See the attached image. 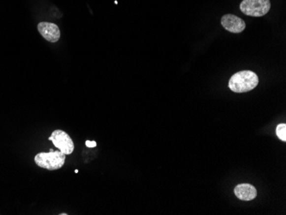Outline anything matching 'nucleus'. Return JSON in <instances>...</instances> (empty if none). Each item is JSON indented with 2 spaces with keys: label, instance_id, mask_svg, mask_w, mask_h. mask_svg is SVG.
<instances>
[{
  "label": "nucleus",
  "instance_id": "3",
  "mask_svg": "<svg viewBox=\"0 0 286 215\" xmlns=\"http://www.w3.org/2000/svg\"><path fill=\"white\" fill-rule=\"evenodd\" d=\"M271 8L270 0H243L240 10L250 17H263L269 12Z\"/></svg>",
  "mask_w": 286,
  "mask_h": 215
},
{
  "label": "nucleus",
  "instance_id": "1",
  "mask_svg": "<svg viewBox=\"0 0 286 215\" xmlns=\"http://www.w3.org/2000/svg\"><path fill=\"white\" fill-rule=\"evenodd\" d=\"M259 77L251 70H243L234 74L229 81V88L235 93H246L256 88Z\"/></svg>",
  "mask_w": 286,
  "mask_h": 215
},
{
  "label": "nucleus",
  "instance_id": "6",
  "mask_svg": "<svg viewBox=\"0 0 286 215\" xmlns=\"http://www.w3.org/2000/svg\"><path fill=\"white\" fill-rule=\"evenodd\" d=\"M38 30L44 39L47 41L55 43L60 39V28L55 24L43 22L38 24Z\"/></svg>",
  "mask_w": 286,
  "mask_h": 215
},
{
  "label": "nucleus",
  "instance_id": "10",
  "mask_svg": "<svg viewBox=\"0 0 286 215\" xmlns=\"http://www.w3.org/2000/svg\"><path fill=\"white\" fill-rule=\"evenodd\" d=\"M68 214H60V215H67Z\"/></svg>",
  "mask_w": 286,
  "mask_h": 215
},
{
  "label": "nucleus",
  "instance_id": "9",
  "mask_svg": "<svg viewBox=\"0 0 286 215\" xmlns=\"http://www.w3.org/2000/svg\"><path fill=\"white\" fill-rule=\"evenodd\" d=\"M86 146L89 147V148H95L97 146V143L95 142H89V141H87L86 142Z\"/></svg>",
  "mask_w": 286,
  "mask_h": 215
},
{
  "label": "nucleus",
  "instance_id": "8",
  "mask_svg": "<svg viewBox=\"0 0 286 215\" xmlns=\"http://www.w3.org/2000/svg\"><path fill=\"white\" fill-rule=\"evenodd\" d=\"M276 135L281 141L286 142V123H280L277 126Z\"/></svg>",
  "mask_w": 286,
  "mask_h": 215
},
{
  "label": "nucleus",
  "instance_id": "5",
  "mask_svg": "<svg viewBox=\"0 0 286 215\" xmlns=\"http://www.w3.org/2000/svg\"><path fill=\"white\" fill-rule=\"evenodd\" d=\"M221 24L224 27V30L234 33H241L246 28V24L242 18L231 14H226L223 16L221 18Z\"/></svg>",
  "mask_w": 286,
  "mask_h": 215
},
{
  "label": "nucleus",
  "instance_id": "4",
  "mask_svg": "<svg viewBox=\"0 0 286 215\" xmlns=\"http://www.w3.org/2000/svg\"><path fill=\"white\" fill-rule=\"evenodd\" d=\"M48 139L52 141L53 145L60 149V151L65 155L71 154L74 152L75 146L72 139L67 133L63 131L61 129L54 130L52 136Z\"/></svg>",
  "mask_w": 286,
  "mask_h": 215
},
{
  "label": "nucleus",
  "instance_id": "7",
  "mask_svg": "<svg viewBox=\"0 0 286 215\" xmlns=\"http://www.w3.org/2000/svg\"><path fill=\"white\" fill-rule=\"evenodd\" d=\"M234 193L242 201H251L257 196V190L250 184H241L235 187Z\"/></svg>",
  "mask_w": 286,
  "mask_h": 215
},
{
  "label": "nucleus",
  "instance_id": "2",
  "mask_svg": "<svg viewBox=\"0 0 286 215\" xmlns=\"http://www.w3.org/2000/svg\"><path fill=\"white\" fill-rule=\"evenodd\" d=\"M34 161L38 166L55 171L62 168L65 162V154L61 151H50L49 153H40L34 157Z\"/></svg>",
  "mask_w": 286,
  "mask_h": 215
}]
</instances>
